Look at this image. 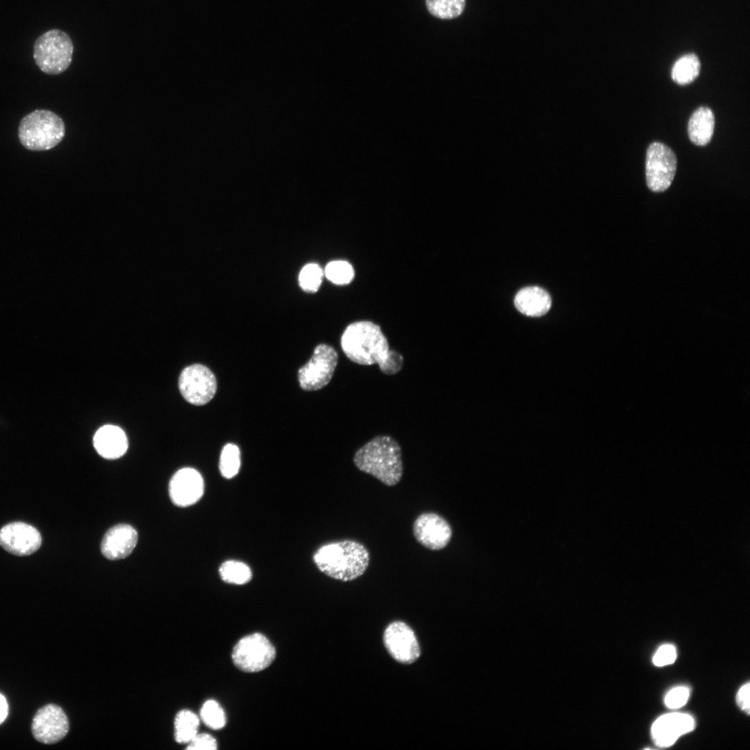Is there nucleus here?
Masks as SVG:
<instances>
[{"label":"nucleus","mask_w":750,"mask_h":750,"mask_svg":"<svg viewBox=\"0 0 750 750\" xmlns=\"http://www.w3.org/2000/svg\"><path fill=\"white\" fill-rule=\"evenodd\" d=\"M340 344L347 357L356 364H378L380 370L388 375L396 374L402 369V355L390 349L381 327L371 321L351 323L343 332Z\"/></svg>","instance_id":"f257e3e1"},{"label":"nucleus","mask_w":750,"mask_h":750,"mask_svg":"<svg viewBox=\"0 0 750 750\" xmlns=\"http://www.w3.org/2000/svg\"><path fill=\"white\" fill-rule=\"evenodd\" d=\"M369 559L367 548L350 540L326 544L313 556L314 562L322 573L342 581L361 576L367 569Z\"/></svg>","instance_id":"f03ea898"},{"label":"nucleus","mask_w":750,"mask_h":750,"mask_svg":"<svg viewBox=\"0 0 750 750\" xmlns=\"http://www.w3.org/2000/svg\"><path fill=\"white\" fill-rule=\"evenodd\" d=\"M353 462L388 486L397 485L403 475L401 447L388 435L376 436L364 444L356 452Z\"/></svg>","instance_id":"7ed1b4c3"},{"label":"nucleus","mask_w":750,"mask_h":750,"mask_svg":"<svg viewBox=\"0 0 750 750\" xmlns=\"http://www.w3.org/2000/svg\"><path fill=\"white\" fill-rule=\"evenodd\" d=\"M65 135L63 120L53 112L40 109L25 115L20 121L18 138L28 150L41 151L57 146Z\"/></svg>","instance_id":"20e7f679"},{"label":"nucleus","mask_w":750,"mask_h":750,"mask_svg":"<svg viewBox=\"0 0 750 750\" xmlns=\"http://www.w3.org/2000/svg\"><path fill=\"white\" fill-rule=\"evenodd\" d=\"M74 46L69 36L59 29L41 35L33 46V58L41 71L50 75L65 72L72 60Z\"/></svg>","instance_id":"39448f33"},{"label":"nucleus","mask_w":750,"mask_h":750,"mask_svg":"<svg viewBox=\"0 0 750 750\" xmlns=\"http://www.w3.org/2000/svg\"><path fill=\"white\" fill-rule=\"evenodd\" d=\"M234 665L245 672H258L267 668L276 658V649L262 633H253L242 638L232 651Z\"/></svg>","instance_id":"423d86ee"},{"label":"nucleus","mask_w":750,"mask_h":750,"mask_svg":"<svg viewBox=\"0 0 750 750\" xmlns=\"http://www.w3.org/2000/svg\"><path fill=\"white\" fill-rule=\"evenodd\" d=\"M677 158L673 150L666 144L653 142L646 153L645 176L648 188L654 192L667 190L675 176Z\"/></svg>","instance_id":"0eeeda50"},{"label":"nucleus","mask_w":750,"mask_h":750,"mask_svg":"<svg viewBox=\"0 0 750 750\" xmlns=\"http://www.w3.org/2000/svg\"><path fill=\"white\" fill-rule=\"evenodd\" d=\"M338 361V355L333 347L326 344L317 346L311 358L299 369L301 388L315 391L325 387L333 376Z\"/></svg>","instance_id":"6e6552de"},{"label":"nucleus","mask_w":750,"mask_h":750,"mask_svg":"<svg viewBox=\"0 0 750 750\" xmlns=\"http://www.w3.org/2000/svg\"><path fill=\"white\" fill-rule=\"evenodd\" d=\"M178 388L183 398L191 404L208 403L217 390V381L209 368L201 364L186 367L181 373Z\"/></svg>","instance_id":"1a4fd4ad"},{"label":"nucleus","mask_w":750,"mask_h":750,"mask_svg":"<svg viewBox=\"0 0 750 750\" xmlns=\"http://www.w3.org/2000/svg\"><path fill=\"white\" fill-rule=\"evenodd\" d=\"M34 738L44 744L61 740L68 733L69 722L63 710L57 705L48 704L35 713L32 725Z\"/></svg>","instance_id":"9d476101"},{"label":"nucleus","mask_w":750,"mask_h":750,"mask_svg":"<svg viewBox=\"0 0 750 750\" xmlns=\"http://www.w3.org/2000/svg\"><path fill=\"white\" fill-rule=\"evenodd\" d=\"M412 533L420 544L433 551L444 549L452 536L449 524L435 512L419 515L413 523Z\"/></svg>","instance_id":"9b49d317"},{"label":"nucleus","mask_w":750,"mask_h":750,"mask_svg":"<svg viewBox=\"0 0 750 750\" xmlns=\"http://www.w3.org/2000/svg\"><path fill=\"white\" fill-rule=\"evenodd\" d=\"M383 640L389 653L399 662L411 664L420 656L415 633L403 622L391 623L384 632Z\"/></svg>","instance_id":"f8f14e48"},{"label":"nucleus","mask_w":750,"mask_h":750,"mask_svg":"<svg viewBox=\"0 0 750 750\" xmlns=\"http://www.w3.org/2000/svg\"><path fill=\"white\" fill-rule=\"evenodd\" d=\"M41 543L39 531L23 522L10 523L0 530V545L15 556H28L36 551Z\"/></svg>","instance_id":"ddd939ff"},{"label":"nucleus","mask_w":750,"mask_h":750,"mask_svg":"<svg viewBox=\"0 0 750 750\" xmlns=\"http://www.w3.org/2000/svg\"><path fill=\"white\" fill-rule=\"evenodd\" d=\"M204 483L195 469L185 467L177 471L169 483V494L174 504L186 507L197 503L202 497Z\"/></svg>","instance_id":"4468645a"},{"label":"nucleus","mask_w":750,"mask_h":750,"mask_svg":"<svg viewBox=\"0 0 750 750\" xmlns=\"http://www.w3.org/2000/svg\"><path fill=\"white\" fill-rule=\"evenodd\" d=\"M694 726V719L688 714H665L653 722L651 736L656 745L667 747L672 745L680 736L692 731Z\"/></svg>","instance_id":"2eb2a0df"},{"label":"nucleus","mask_w":750,"mask_h":750,"mask_svg":"<svg viewBox=\"0 0 750 750\" xmlns=\"http://www.w3.org/2000/svg\"><path fill=\"white\" fill-rule=\"evenodd\" d=\"M138 539V533L131 525H115L104 535L101 544V553L111 560L124 558L132 553Z\"/></svg>","instance_id":"dca6fc26"},{"label":"nucleus","mask_w":750,"mask_h":750,"mask_svg":"<svg viewBox=\"0 0 750 750\" xmlns=\"http://www.w3.org/2000/svg\"><path fill=\"white\" fill-rule=\"evenodd\" d=\"M93 443L97 453L106 459L120 458L128 448L125 433L114 425H105L99 428L94 436Z\"/></svg>","instance_id":"f3484780"},{"label":"nucleus","mask_w":750,"mask_h":750,"mask_svg":"<svg viewBox=\"0 0 750 750\" xmlns=\"http://www.w3.org/2000/svg\"><path fill=\"white\" fill-rule=\"evenodd\" d=\"M515 308L522 314L531 317H540L551 308V299L549 293L538 286H529L521 289L514 299Z\"/></svg>","instance_id":"a211bd4d"},{"label":"nucleus","mask_w":750,"mask_h":750,"mask_svg":"<svg viewBox=\"0 0 750 750\" xmlns=\"http://www.w3.org/2000/svg\"><path fill=\"white\" fill-rule=\"evenodd\" d=\"M715 123V115L710 108H697L688 121V133L691 142L697 146L708 144L713 135Z\"/></svg>","instance_id":"6ab92c4d"},{"label":"nucleus","mask_w":750,"mask_h":750,"mask_svg":"<svg viewBox=\"0 0 750 750\" xmlns=\"http://www.w3.org/2000/svg\"><path fill=\"white\" fill-rule=\"evenodd\" d=\"M701 62L694 53L683 55L674 63L671 77L674 82L685 85L693 82L699 75Z\"/></svg>","instance_id":"aec40b11"},{"label":"nucleus","mask_w":750,"mask_h":750,"mask_svg":"<svg viewBox=\"0 0 750 750\" xmlns=\"http://www.w3.org/2000/svg\"><path fill=\"white\" fill-rule=\"evenodd\" d=\"M199 718L192 711L182 710L174 719V737L179 743L188 744L198 733Z\"/></svg>","instance_id":"412c9836"},{"label":"nucleus","mask_w":750,"mask_h":750,"mask_svg":"<svg viewBox=\"0 0 750 750\" xmlns=\"http://www.w3.org/2000/svg\"><path fill=\"white\" fill-rule=\"evenodd\" d=\"M219 576L226 583L242 585L248 583L252 577L249 567L237 560H227L219 569Z\"/></svg>","instance_id":"4be33fe9"},{"label":"nucleus","mask_w":750,"mask_h":750,"mask_svg":"<svg viewBox=\"0 0 750 750\" xmlns=\"http://www.w3.org/2000/svg\"><path fill=\"white\" fill-rule=\"evenodd\" d=\"M429 12L433 16L449 19L459 16L465 6V0H426Z\"/></svg>","instance_id":"5701e85b"},{"label":"nucleus","mask_w":750,"mask_h":750,"mask_svg":"<svg viewBox=\"0 0 750 750\" xmlns=\"http://www.w3.org/2000/svg\"><path fill=\"white\" fill-rule=\"evenodd\" d=\"M324 274L329 281L339 285L350 283L355 276L352 265L349 262L342 260L328 262Z\"/></svg>","instance_id":"b1692460"},{"label":"nucleus","mask_w":750,"mask_h":750,"mask_svg":"<svg viewBox=\"0 0 750 750\" xmlns=\"http://www.w3.org/2000/svg\"><path fill=\"white\" fill-rule=\"evenodd\" d=\"M240 452L235 444H226L222 449L219 468L221 474L226 478L234 477L240 469Z\"/></svg>","instance_id":"393cba45"},{"label":"nucleus","mask_w":750,"mask_h":750,"mask_svg":"<svg viewBox=\"0 0 750 750\" xmlns=\"http://www.w3.org/2000/svg\"><path fill=\"white\" fill-rule=\"evenodd\" d=\"M200 717L207 726L214 730L224 728L226 723L224 709L217 701L213 699H209L203 704L200 711Z\"/></svg>","instance_id":"a878e982"},{"label":"nucleus","mask_w":750,"mask_h":750,"mask_svg":"<svg viewBox=\"0 0 750 750\" xmlns=\"http://www.w3.org/2000/svg\"><path fill=\"white\" fill-rule=\"evenodd\" d=\"M323 276L324 271L318 264L308 263L299 272V283L303 291L315 293L320 288Z\"/></svg>","instance_id":"bb28decb"},{"label":"nucleus","mask_w":750,"mask_h":750,"mask_svg":"<svg viewBox=\"0 0 750 750\" xmlns=\"http://www.w3.org/2000/svg\"><path fill=\"white\" fill-rule=\"evenodd\" d=\"M690 696V690L683 686L676 687L671 690L665 696V705L672 709H676L683 706L688 701Z\"/></svg>","instance_id":"cd10ccee"},{"label":"nucleus","mask_w":750,"mask_h":750,"mask_svg":"<svg viewBox=\"0 0 750 750\" xmlns=\"http://www.w3.org/2000/svg\"><path fill=\"white\" fill-rule=\"evenodd\" d=\"M188 750H215L217 749L215 738L208 733H197L188 743Z\"/></svg>","instance_id":"c85d7f7f"},{"label":"nucleus","mask_w":750,"mask_h":750,"mask_svg":"<svg viewBox=\"0 0 750 750\" xmlns=\"http://www.w3.org/2000/svg\"><path fill=\"white\" fill-rule=\"evenodd\" d=\"M676 658V651L672 644H664L659 647L653 658L655 665L662 667L672 664Z\"/></svg>","instance_id":"c756f323"},{"label":"nucleus","mask_w":750,"mask_h":750,"mask_svg":"<svg viewBox=\"0 0 750 750\" xmlns=\"http://www.w3.org/2000/svg\"><path fill=\"white\" fill-rule=\"evenodd\" d=\"M749 692L750 684L747 683L740 688L736 697L738 705L748 715L750 710Z\"/></svg>","instance_id":"7c9ffc66"},{"label":"nucleus","mask_w":750,"mask_h":750,"mask_svg":"<svg viewBox=\"0 0 750 750\" xmlns=\"http://www.w3.org/2000/svg\"><path fill=\"white\" fill-rule=\"evenodd\" d=\"M8 715V704L6 699L0 694V724H1Z\"/></svg>","instance_id":"2f4dec72"}]
</instances>
